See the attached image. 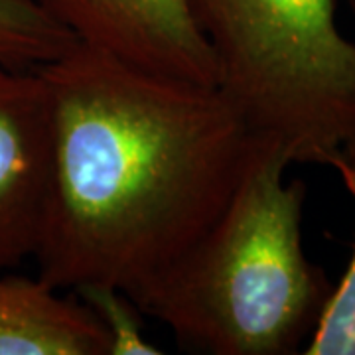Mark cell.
I'll use <instances>...</instances> for the list:
<instances>
[{
    "mask_svg": "<svg viewBox=\"0 0 355 355\" xmlns=\"http://www.w3.org/2000/svg\"><path fill=\"white\" fill-rule=\"evenodd\" d=\"M279 146L254 140L216 221L130 296L176 343L205 355L304 352L334 284L302 249L306 184L284 182Z\"/></svg>",
    "mask_w": 355,
    "mask_h": 355,
    "instance_id": "2",
    "label": "cell"
},
{
    "mask_svg": "<svg viewBox=\"0 0 355 355\" xmlns=\"http://www.w3.org/2000/svg\"><path fill=\"white\" fill-rule=\"evenodd\" d=\"M101 320L111 340V355H158V349L142 334V312L127 292L109 286H85L73 292Z\"/></svg>",
    "mask_w": 355,
    "mask_h": 355,
    "instance_id": "9",
    "label": "cell"
},
{
    "mask_svg": "<svg viewBox=\"0 0 355 355\" xmlns=\"http://www.w3.org/2000/svg\"><path fill=\"white\" fill-rule=\"evenodd\" d=\"M355 203V139L328 160ZM306 355H355V247L340 284L334 286L316 330L306 343Z\"/></svg>",
    "mask_w": 355,
    "mask_h": 355,
    "instance_id": "8",
    "label": "cell"
},
{
    "mask_svg": "<svg viewBox=\"0 0 355 355\" xmlns=\"http://www.w3.org/2000/svg\"><path fill=\"white\" fill-rule=\"evenodd\" d=\"M73 38L158 76L214 85L216 67L184 0H34Z\"/></svg>",
    "mask_w": 355,
    "mask_h": 355,
    "instance_id": "4",
    "label": "cell"
},
{
    "mask_svg": "<svg viewBox=\"0 0 355 355\" xmlns=\"http://www.w3.org/2000/svg\"><path fill=\"white\" fill-rule=\"evenodd\" d=\"M0 355H111V340L77 296L2 270Z\"/></svg>",
    "mask_w": 355,
    "mask_h": 355,
    "instance_id": "6",
    "label": "cell"
},
{
    "mask_svg": "<svg viewBox=\"0 0 355 355\" xmlns=\"http://www.w3.org/2000/svg\"><path fill=\"white\" fill-rule=\"evenodd\" d=\"M216 89L254 140L291 164H326L355 139V44L334 0H184Z\"/></svg>",
    "mask_w": 355,
    "mask_h": 355,
    "instance_id": "3",
    "label": "cell"
},
{
    "mask_svg": "<svg viewBox=\"0 0 355 355\" xmlns=\"http://www.w3.org/2000/svg\"><path fill=\"white\" fill-rule=\"evenodd\" d=\"M77 40L34 0H0V64L34 69L64 55Z\"/></svg>",
    "mask_w": 355,
    "mask_h": 355,
    "instance_id": "7",
    "label": "cell"
},
{
    "mask_svg": "<svg viewBox=\"0 0 355 355\" xmlns=\"http://www.w3.org/2000/svg\"><path fill=\"white\" fill-rule=\"evenodd\" d=\"M345 4H347V8L352 10V14H354L355 18V0H345Z\"/></svg>",
    "mask_w": 355,
    "mask_h": 355,
    "instance_id": "10",
    "label": "cell"
},
{
    "mask_svg": "<svg viewBox=\"0 0 355 355\" xmlns=\"http://www.w3.org/2000/svg\"><path fill=\"white\" fill-rule=\"evenodd\" d=\"M36 69L51 119L38 277L132 294L216 221L254 139L214 85L79 42Z\"/></svg>",
    "mask_w": 355,
    "mask_h": 355,
    "instance_id": "1",
    "label": "cell"
},
{
    "mask_svg": "<svg viewBox=\"0 0 355 355\" xmlns=\"http://www.w3.org/2000/svg\"><path fill=\"white\" fill-rule=\"evenodd\" d=\"M51 168L48 89L38 69L0 64V272L34 257Z\"/></svg>",
    "mask_w": 355,
    "mask_h": 355,
    "instance_id": "5",
    "label": "cell"
}]
</instances>
